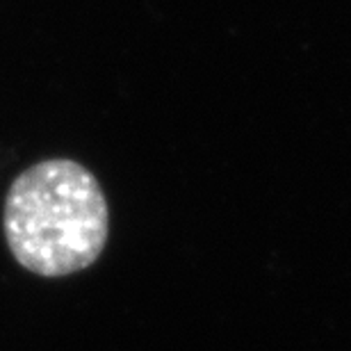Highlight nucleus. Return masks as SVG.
<instances>
[{
  "label": "nucleus",
  "mask_w": 351,
  "mask_h": 351,
  "mask_svg": "<svg viewBox=\"0 0 351 351\" xmlns=\"http://www.w3.org/2000/svg\"><path fill=\"white\" fill-rule=\"evenodd\" d=\"M3 226L21 267L58 278L98 261L110 235V210L94 173L75 160L53 158L14 178Z\"/></svg>",
  "instance_id": "f257e3e1"
}]
</instances>
